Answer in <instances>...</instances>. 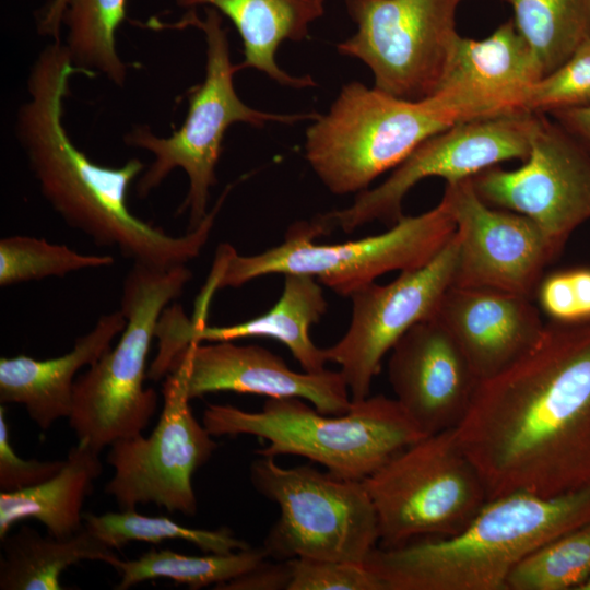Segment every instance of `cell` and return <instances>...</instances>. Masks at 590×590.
Wrapping results in <instances>:
<instances>
[{"label": "cell", "instance_id": "cell-21", "mask_svg": "<svg viewBox=\"0 0 590 590\" xmlns=\"http://www.w3.org/2000/svg\"><path fill=\"white\" fill-rule=\"evenodd\" d=\"M543 75L535 51L509 19L483 39L459 36L436 92L456 94L494 116L521 110L524 93Z\"/></svg>", "mask_w": 590, "mask_h": 590}, {"label": "cell", "instance_id": "cell-13", "mask_svg": "<svg viewBox=\"0 0 590 590\" xmlns=\"http://www.w3.org/2000/svg\"><path fill=\"white\" fill-rule=\"evenodd\" d=\"M162 397L163 409L149 436L139 434L109 446L106 460L114 475L105 492L121 510L155 504L192 517L198 510L192 475L217 444L192 413L182 358L175 359L165 376Z\"/></svg>", "mask_w": 590, "mask_h": 590}, {"label": "cell", "instance_id": "cell-37", "mask_svg": "<svg viewBox=\"0 0 590 590\" xmlns=\"http://www.w3.org/2000/svg\"><path fill=\"white\" fill-rule=\"evenodd\" d=\"M548 115L590 151V106L556 110Z\"/></svg>", "mask_w": 590, "mask_h": 590}, {"label": "cell", "instance_id": "cell-30", "mask_svg": "<svg viewBox=\"0 0 590 590\" xmlns=\"http://www.w3.org/2000/svg\"><path fill=\"white\" fill-rule=\"evenodd\" d=\"M590 577V522L558 535L522 558L506 590L576 589Z\"/></svg>", "mask_w": 590, "mask_h": 590}, {"label": "cell", "instance_id": "cell-33", "mask_svg": "<svg viewBox=\"0 0 590 590\" xmlns=\"http://www.w3.org/2000/svg\"><path fill=\"white\" fill-rule=\"evenodd\" d=\"M287 560V590H385L364 563L306 557Z\"/></svg>", "mask_w": 590, "mask_h": 590}, {"label": "cell", "instance_id": "cell-36", "mask_svg": "<svg viewBox=\"0 0 590 590\" xmlns=\"http://www.w3.org/2000/svg\"><path fill=\"white\" fill-rule=\"evenodd\" d=\"M291 579L288 560L278 564L266 560L255 569L227 582L215 586L216 590H287Z\"/></svg>", "mask_w": 590, "mask_h": 590}, {"label": "cell", "instance_id": "cell-5", "mask_svg": "<svg viewBox=\"0 0 590 590\" xmlns=\"http://www.w3.org/2000/svg\"><path fill=\"white\" fill-rule=\"evenodd\" d=\"M455 233L456 223L444 196L433 209L403 215L388 231L352 241L318 244L315 239L324 233L317 219L296 223L280 245L258 255L241 256L229 244H221L197 300L210 305L216 291L272 273L307 274L350 297L385 273L426 264Z\"/></svg>", "mask_w": 590, "mask_h": 590}, {"label": "cell", "instance_id": "cell-39", "mask_svg": "<svg viewBox=\"0 0 590 590\" xmlns=\"http://www.w3.org/2000/svg\"><path fill=\"white\" fill-rule=\"evenodd\" d=\"M581 321L590 320V269L569 270Z\"/></svg>", "mask_w": 590, "mask_h": 590}, {"label": "cell", "instance_id": "cell-19", "mask_svg": "<svg viewBox=\"0 0 590 590\" xmlns=\"http://www.w3.org/2000/svg\"><path fill=\"white\" fill-rule=\"evenodd\" d=\"M177 358L186 363L190 399L220 391L300 398L328 415L344 414L352 406L349 388L339 370L297 373L279 355L259 345H238L232 341L191 343Z\"/></svg>", "mask_w": 590, "mask_h": 590}, {"label": "cell", "instance_id": "cell-3", "mask_svg": "<svg viewBox=\"0 0 590 590\" xmlns=\"http://www.w3.org/2000/svg\"><path fill=\"white\" fill-rule=\"evenodd\" d=\"M590 522V485L555 497L511 493L489 499L459 532L392 547L364 560L385 590H506L536 547Z\"/></svg>", "mask_w": 590, "mask_h": 590}, {"label": "cell", "instance_id": "cell-10", "mask_svg": "<svg viewBox=\"0 0 590 590\" xmlns=\"http://www.w3.org/2000/svg\"><path fill=\"white\" fill-rule=\"evenodd\" d=\"M273 457L250 464L256 491L280 508L263 548L269 557L364 563L379 542L375 507L363 481L311 465L284 468Z\"/></svg>", "mask_w": 590, "mask_h": 590}, {"label": "cell", "instance_id": "cell-24", "mask_svg": "<svg viewBox=\"0 0 590 590\" xmlns=\"http://www.w3.org/2000/svg\"><path fill=\"white\" fill-rule=\"evenodd\" d=\"M99 453L88 441L78 440L50 479L24 489L0 492V540L26 519L39 521L57 538L78 533L84 527L83 504L103 472Z\"/></svg>", "mask_w": 590, "mask_h": 590}, {"label": "cell", "instance_id": "cell-29", "mask_svg": "<svg viewBox=\"0 0 590 590\" xmlns=\"http://www.w3.org/2000/svg\"><path fill=\"white\" fill-rule=\"evenodd\" d=\"M83 521L93 534L113 550H119L130 542L157 544L166 540H182L209 554H226L250 547L226 528H188L169 518L142 515L135 509L84 514Z\"/></svg>", "mask_w": 590, "mask_h": 590}, {"label": "cell", "instance_id": "cell-20", "mask_svg": "<svg viewBox=\"0 0 590 590\" xmlns=\"http://www.w3.org/2000/svg\"><path fill=\"white\" fill-rule=\"evenodd\" d=\"M435 316L459 344L480 380L526 354L545 326L532 298L453 285L445 293Z\"/></svg>", "mask_w": 590, "mask_h": 590}, {"label": "cell", "instance_id": "cell-26", "mask_svg": "<svg viewBox=\"0 0 590 590\" xmlns=\"http://www.w3.org/2000/svg\"><path fill=\"white\" fill-rule=\"evenodd\" d=\"M268 554L262 547L235 551L226 554L191 556L172 550H151L135 559L123 560L118 556L109 564L117 569L120 581L117 590H127L140 582L165 578L200 589L219 586L241 576L259 565Z\"/></svg>", "mask_w": 590, "mask_h": 590}, {"label": "cell", "instance_id": "cell-18", "mask_svg": "<svg viewBox=\"0 0 590 590\" xmlns=\"http://www.w3.org/2000/svg\"><path fill=\"white\" fill-rule=\"evenodd\" d=\"M284 286L278 302L267 312L231 326H209L188 317L179 305L167 306L155 330L157 353L150 366L154 378H163L175 358L191 343L233 341L266 337L283 343L304 371H323V349L311 340L309 330L327 311L320 283L310 275L284 274Z\"/></svg>", "mask_w": 590, "mask_h": 590}, {"label": "cell", "instance_id": "cell-15", "mask_svg": "<svg viewBox=\"0 0 590 590\" xmlns=\"http://www.w3.org/2000/svg\"><path fill=\"white\" fill-rule=\"evenodd\" d=\"M459 243L455 233L426 264L400 272L388 284L369 283L351 294L352 316L345 334L323 349L339 365L353 402L369 397L381 362L415 323L434 317L453 283Z\"/></svg>", "mask_w": 590, "mask_h": 590}, {"label": "cell", "instance_id": "cell-4", "mask_svg": "<svg viewBox=\"0 0 590 590\" xmlns=\"http://www.w3.org/2000/svg\"><path fill=\"white\" fill-rule=\"evenodd\" d=\"M487 117L469 101L439 91L410 101L345 83L305 133V158L332 193H359L421 143L460 121Z\"/></svg>", "mask_w": 590, "mask_h": 590}, {"label": "cell", "instance_id": "cell-9", "mask_svg": "<svg viewBox=\"0 0 590 590\" xmlns=\"http://www.w3.org/2000/svg\"><path fill=\"white\" fill-rule=\"evenodd\" d=\"M363 484L376 510L381 547L452 535L489 500L455 429L411 444Z\"/></svg>", "mask_w": 590, "mask_h": 590}, {"label": "cell", "instance_id": "cell-16", "mask_svg": "<svg viewBox=\"0 0 590 590\" xmlns=\"http://www.w3.org/2000/svg\"><path fill=\"white\" fill-rule=\"evenodd\" d=\"M459 251L453 286L489 288L532 298L545 268L559 255L531 219L487 204L471 178L446 185Z\"/></svg>", "mask_w": 590, "mask_h": 590}, {"label": "cell", "instance_id": "cell-34", "mask_svg": "<svg viewBox=\"0 0 590 590\" xmlns=\"http://www.w3.org/2000/svg\"><path fill=\"white\" fill-rule=\"evenodd\" d=\"M5 408L0 406V492H14L35 486L54 476L63 460H25L17 456L9 440Z\"/></svg>", "mask_w": 590, "mask_h": 590}, {"label": "cell", "instance_id": "cell-22", "mask_svg": "<svg viewBox=\"0 0 590 590\" xmlns=\"http://www.w3.org/2000/svg\"><path fill=\"white\" fill-rule=\"evenodd\" d=\"M126 327L121 309L103 315L66 354L48 359L27 355L0 358V402L21 404L31 420L48 430L61 417H69L76 374L91 366L110 347Z\"/></svg>", "mask_w": 590, "mask_h": 590}, {"label": "cell", "instance_id": "cell-1", "mask_svg": "<svg viewBox=\"0 0 590 590\" xmlns=\"http://www.w3.org/2000/svg\"><path fill=\"white\" fill-rule=\"evenodd\" d=\"M455 434L489 499L590 485V320L545 323L526 354L480 381Z\"/></svg>", "mask_w": 590, "mask_h": 590}, {"label": "cell", "instance_id": "cell-14", "mask_svg": "<svg viewBox=\"0 0 590 590\" xmlns=\"http://www.w3.org/2000/svg\"><path fill=\"white\" fill-rule=\"evenodd\" d=\"M471 180L487 204L535 222L559 252L590 219V151L546 114H540L529 155L519 167L497 165Z\"/></svg>", "mask_w": 590, "mask_h": 590}, {"label": "cell", "instance_id": "cell-28", "mask_svg": "<svg viewBox=\"0 0 590 590\" xmlns=\"http://www.w3.org/2000/svg\"><path fill=\"white\" fill-rule=\"evenodd\" d=\"M514 23L535 51L544 75L590 38V0H505Z\"/></svg>", "mask_w": 590, "mask_h": 590}, {"label": "cell", "instance_id": "cell-23", "mask_svg": "<svg viewBox=\"0 0 590 590\" xmlns=\"http://www.w3.org/2000/svg\"><path fill=\"white\" fill-rule=\"evenodd\" d=\"M187 10L209 7L226 16L243 43L241 69L262 72L273 82L295 90L317 86L311 75H293L283 70L276 54L282 43H299L326 12V0H175Z\"/></svg>", "mask_w": 590, "mask_h": 590}, {"label": "cell", "instance_id": "cell-7", "mask_svg": "<svg viewBox=\"0 0 590 590\" xmlns=\"http://www.w3.org/2000/svg\"><path fill=\"white\" fill-rule=\"evenodd\" d=\"M202 424L213 437L250 435L268 445L263 457L300 456L331 474L363 481L391 457L425 437L398 401L378 394L328 415L300 398H269L261 411L209 404Z\"/></svg>", "mask_w": 590, "mask_h": 590}, {"label": "cell", "instance_id": "cell-17", "mask_svg": "<svg viewBox=\"0 0 590 590\" xmlns=\"http://www.w3.org/2000/svg\"><path fill=\"white\" fill-rule=\"evenodd\" d=\"M388 379L394 399L424 436L456 429L481 381L436 316L415 323L393 345Z\"/></svg>", "mask_w": 590, "mask_h": 590}, {"label": "cell", "instance_id": "cell-27", "mask_svg": "<svg viewBox=\"0 0 590 590\" xmlns=\"http://www.w3.org/2000/svg\"><path fill=\"white\" fill-rule=\"evenodd\" d=\"M128 0H69L62 16L64 46L83 74L101 73L123 86L128 67L116 47V33L126 20Z\"/></svg>", "mask_w": 590, "mask_h": 590}, {"label": "cell", "instance_id": "cell-35", "mask_svg": "<svg viewBox=\"0 0 590 590\" xmlns=\"http://www.w3.org/2000/svg\"><path fill=\"white\" fill-rule=\"evenodd\" d=\"M541 309L553 321H581L569 271L543 278L536 293Z\"/></svg>", "mask_w": 590, "mask_h": 590}, {"label": "cell", "instance_id": "cell-8", "mask_svg": "<svg viewBox=\"0 0 590 590\" xmlns=\"http://www.w3.org/2000/svg\"><path fill=\"white\" fill-rule=\"evenodd\" d=\"M191 276L187 266L162 270L133 264L122 285L126 327L120 339L74 382L68 418L78 440L101 452L146 428L157 409L155 390L144 387L151 343L164 309Z\"/></svg>", "mask_w": 590, "mask_h": 590}, {"label": "cell", "instance_id": "cell-32", "mask_svg": "<svg viewBox=\"0 0 590 590\" xmlns=\"http://www.w3.org/2000/svg\"><path fill=\"white\" fill-rule=\"evenodd\" d=\"M590 106V38L524 93L520 109L538 114Z\"/></svg>", "mask_w": 590, "mask_h": 590}, {"label": "cell", "instance_id": "cell-6", "mask_svg": "<svg viewBox=\"0 0 590 590\" xmlns=\"http://www.w3.org/2000/svg\"><path fill=\"white\" fill-rule=\"evenodd\" d=\"M204 10L203 19L189 10L172 25L199 30L205 43L204 78L187 93L188 111L184 123L169 137L156 135L146 125L133 127L123 137L127 146L153 155L152 163L138 179L139 197L149 196L174 169L181 168L186 173L188 191L177 214L188 213V231L198 227L209 213L210 190L217 182L216 166L225 133L232 125L240 122L253 128H263L268 123L294 125L312 120L318 115L270 113L244 103L234 84V76L241 67L231 60L223 15L213 8Z\"/></svg>", "mask_w": 590, "mask_h": 590}, {"label": "cell", "instance_id": "cell-25", "mask_svg": "<svg viewBox=\"0 0 590 590\" xmlns=\"http://www.w3.org/2000/svg\"><path fill=\"white\" fill-rule=\"evenodd\" d=\"M1 590H60L61 574L83 560L110 564L117 555L85 526L68 538L40 535L28 526L1 540Z\"/></svg>", "mask_w": 590, "mask_h": 590}, {"label": "cell", "instance_id": "cell-31", "mask_svg": "<svg viewBox=\"0 0 590 590\" xmlns=\"http://www.w3.org/2000/svg\"><path fill=\"white\" fill-rule=\"evenodd\" d=\"M114 261L109 255L80 253L67 245L44 238L7 236L0 240V286L61 278L85 269L108 267Z\"/></svg>", "mask_w": 590, "mask_h": 590}, {"label": "cell", "instance_id": "cell-12", "mask_svg": "<svg viewBox=\"0 0 590 590\" xmlns=\"http://www.w3.org/2000/svg\"><path fill=\"white\" fill-rule=\"evenodd\" d=\"M540 114L516 110L460 121L421 143L380 185L356 194L347 208L318 216L326 232L351 233L373 221L390 225L402 216V202L420 181L439 177L446 185L510 160L524 161Z\"/></svg>", "mask_w": 590, "mask_h": 590}, {"label": "cell", "instance_id": "cell-38", "mask_svg": "<svg viewBox=\"0 0 590 590\" xmlns=\"http://www.w3.org/2000/svg\"><path fill=\"white\" fill-rule=\"evenodd\" d=\"M69 0H51L42 10L37 19V30L40 35L50 36L54 40H60L62 16Z\"/></svg>", "mask_w": 590, "mask_h": 590}, {"label": "cell", "instance_id": "cell-2", "mask_svg": "<svg viewBox=\"0 0 590 590\" xmlns=\"http://www.w3.org/2000/svg\"><path fill=\"white\" fill-rule=\"evenodd\" d=\"M81 74L60 40L47 45L31 67L27 98L15 132L43 197L72 228L96 245L117 248L133 264L167 270L197 258L205 246L225 196L192 231L166 233L128 206L131 184L144 172L139 158L119 167L96 164L71 141L62 122L69 80Z\"/></svg>", "mask_w": 590, "mask_h": 590}, {"label": "cell", "instance_id": "cell-11", "mask_svg": "<svg viewBox=\"0 0 590 590\" xmlns=\"http://www.w3.org/2000/svg\"><path fill=\"white\" fill-rule=\"evenodd\" d=\"M462 0H344L356 32L337 44L344 57L362 61L374 87L417 101L436 93L460 36Z\"/></svg>", "mask_w": 590, "mask_h": 590}]
</instances>
